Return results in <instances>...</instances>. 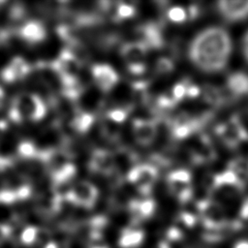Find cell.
Here are the masks:
<instances>
[{"label": "cell", "instance_id": "1", "mask_svg": "<svg viewBox=\"0 0 248 248\" xmlns=\"http://www.w3.org/2000/svg\"><path fill=\"white\" fill-rule=\"evenodd\" d=\"M229 46V39L223 30L208 29L193 42L190 56L198 67L204 71H215L225 65Z\"/></svg>", "mask_w": 248, "mask_h": 248}, {"label": "cell", "instance_id": "2", "mask_svg": "<svg viewBox=\"0 0 248 248\" xmlns=\"http://www.w3.org/2000/svg\"><path fill=\"white\" fill-rule=\"evenodd\" d=\"M20 114L22 119L28 118L33 121L42 119L46 114V107L39 96L31 93H25L17 96L13 106Z\"/></svg>", "mask_w": 248, "mask_h": 248}, {"label": "cell", "instance_id": "3", "mask_svg": "<svg viewBox=\"0 0 248 248\" xmlns=\"http://www.w3.org/2000/svg\"><path fill=\"white\" fill-rule=\"evenodd\" d=\"M158 177V170L152 165L144 164L133 168L128 173V179L134 183L142 195H148Z\"/></svg>", "mask_w": 248, "mask_h": 248}, {"label": "cell", "instance_id": "4", "mask_svg": "<svg viewBox=\"0 0 248 248\" xmlns=\"http://www.w3.org/2000/svg\"><path fill=\"white\" fill-rule=\"evenodd\" d=\"M97 197V188L92 183L87 181L78 182L70 191L66 193L65 196L67 201L87 208L93 206Z\"/></svg>", "mask_w": 248, "mask_h": 248}, {"label": "cell", "instance_id": "5", "mask_svg": "<svg viewBox=\"0 0 248 248\" xmlns=\"http://www.w3.org/2000/svg\"><path fill=\"white\" fill-rule=\"evenodd\" d=\"M92 76L103 91L110 90L118 81L117 73L108 65L97 64L92 67Z\"/></svg>", "mask_w": 248, "mask_h": 248}, {"label": "cell", "instance_id": "6", "mask_svg": "<svg viewBox=\"0 0 248 248\" xmlns=\"http://www.w3.org/2000/svg\"><path fill=\"white\" fill-rule=\"evenodd\" d=\"M115 161L113 155L105 149H97L92 153L89 168L92 171L109 174L114 169Z\"/></svg>", "mask_w": 248, "mask_h": 248}, {"label": "cell", "instance_id": "7", "mask_svg": "<svg viewBox=\"0 0 248 248\" xmlns=\"http://www.w3.org/2000/svg\"><path fill=\"white\" fill-rule=\"evenodd\" d=\"M133 131L137 141L141 145L150 144L157 134V128L155 123L143 119L134 120Z\"/></svg>", "mask_w": 248, "mask_h": 248}, {"label": "cell", "instance_id": "8", "mask_svg": "<svg viewBox=\"0 0 248 248\" xmlns=\"http://www.w3.org/2000/svg\"><path fill=\"white\" fill-rule=\"evenodd\" d=\"M30 72V67L25 60L20 57H15L10 64L1 72V78L6 82H14L25 78Z\"/></svg>", "mask_w": 248, "mask_h": 248}, {"label": "cell", "instance_id": "9", "mask_svg": "<svg viewBox=\"0 0 248 248\" xmlns=\"http://www.w3.org/2000/svg\"><path fill=\"white\" fill-rule=\"evenodd\" d=\"M137 32L141 40L140 43L143 44L146 47L159 48L164 44L159 27L154 23L143 24L137 29Z\"/></svg>", "mask_w": 248, "mask_h": 248}, {"label": "cell", "instance_id": "10", "mask_svg": "<svg viewBox=\"0 0 248 248\" xmlns=\"http://www.w3.org/2000/svg\"><path fill=\"white\" fill-rule=\"evenodd\" d=\"M20 37L30 44L42 42L46 38V29L44 25L36 20L26 22L19 31Z\"/></svg>", "mask_w": 248, "mask_h": 248}, {"label": "cell", "instance_id": "11", "mask_svg": "<svg viewBox=\"0 0 248 248\" xmlns=\"http://www.w3.org/2000/svg\"><path fill=\"white\" fill-rule=\"evenodd\" d=\"M146 49L147 47L140 42L128 43L122 46L121 55L128 64L143 63Z\"/></svg>", "mask_w": 248, "mask_h": 248}, {"label": "cell", "instance_id": "12", "mask_svg": "<svg viewBox=\"0 0 248 248\" xmlns=\"http://www.w3.org/2000/svg\"><path fill=\"white\" fill-rule=\"evenodd\" d=\"M219 7L225 16L231 19H239L248 15V1H222Z\"/></svg>", "mask_w": 248, "mask_h": 248}, {"label": "cell", "instance_id": "13", "mask_svg": "<svg viewBox=\"0 0 248 248\" xmlns=\"http://www.w3.org/2000/svg\"><path fill=\"white\" fill-rule=\"evenodd\" d=\"M75 173L76 167L71 163H67L57 170L51 171V178L55 186H60L69 182L74 177Z\"/></svg>", "mask_w": 248, "mask_h": 248}, {"label": "cell", "instance_id": "14", "mask_svg": "<svg viewBox=\"0 0 248 248\" xmlns=\"http://www.w3.org/2000/svg\"><path fill=\"white\" fill-rule=\"evenodd\" d=\"M155 202L153 200H144V201H136L132 202L130 204L131 210L135 213L138 218H147L152 215L155 210Z\"/></svg>", "mask_w": 248, "mask_h": 248}, {"label": "cell", "instance_id": "15", "mask_svg": "<svg viewBox=\"0 0 248 248\" xmlns=\"http://www.w3.org/2000/svg\"><path fill=\"white\" fill-rule=\"evenodd\" d=\"M143 239V232L141 231L128 230L124 232L119 239L121 248H135L139 246Z\"/></svg>", "mask_w": 248, "mask_h": 248}, {"label": "cell", "instance_id": "16", "mask_svg": "<svg viewBox=\"0 0 248 248\" xmlns=\"http://www.w3.org/2000/svg\"><path fill=\"white\" fill-rule=\"evenodd\" d=\"M93 122H94V116L92 114L88 112H81L77 114L74 117L72 121V125L77 132L85 133L90 129Z\"/></svg>", "mask_w": 248, "mask_h": 248}, {"label": "cell", "instance_id": "17", "mask_svg": "<svg viewBox=\"0 0 248 248\" xmlns=\"http://www.w3.org/2000/svg\"><path fill=\"white\" fill-rule=\"evenodd\" d=\"M229 87L236 94L248 92V77L243 74H234L230 77Z\"/></svg>", "mask_w": 248, "mask_h": 248}, {"label": "cell", "instance_id": "18", "mask_svg": "<svg viewBox=\"0 0 248 248\" xmlns=\"http://www.w3.org/2000/svg\"><path fill=\"white\" fill-rule=\"evenodd\" d=\"M133 98L138 104H145L148 100L147 83L144 81H138L133 84Z\"/></svg>", "mask_w": 248, "mask_h": 248}, {"label": "cell", "instance_id": "19", "mask_svg": "<svg viewBox=\"0 0 248 248\" xmlns=\"http://www.w3.org/2000/svg\"><path fill=\"white\" fill-rule=\"evenodd\" d=\"M117 123L111 121L108 117L105 118V121L102 124V132L106 138L109 139L110 140H114L119 137V130H118Z\"/></svg>", "mask_w": 248, "mask_h": 248}, {"label": "cell", "instance_id": "20", "mask_svg": "<svg viewBox=\"0 0 248 248\" xmlns=\"http://www.w3.org/2000/svg\"><path fill=\"white\" fill-rule=\"evenodd\" d=\"M18 154L23 158H38L40 151L31 141H22L18 145Z\"/></svg>", "mask_w": 248, "mask_h": 248}, {"label": "cell", "instance_id": "21", "mask_svg": "<svg viewBox=\"0 0 248 248\" xmlns=\"http://www.w3.org/2000/svg\"><path fill=\"white\" fill-rule=\"evenodd\" d=\"M136 14V10L134 7L124 4V3H118L116 12H115V20H121L124 18H129L134 16Z\"/></svg>", "mask_w": 248, "mask_h": 248}, {"label": "cell", "instance_id": "22", "mask_svg": "<svg viewBox=\"0 0 248 248\" xmlns=\"http://www.w3.org/2000/svg\"><path fill=\"white\" fill-rule=\"evenodd\" d=\"M168 17L172 22L182 23L186 20L187 14L181 7H172L168 11Z\"/></svg>", "mask_w": 248, "mask_h": 248}, {"label": "cell", "instance_id": "23", "mask_svg": "<svg viewBox=\"0 0 248 248\" xmlns=\"http://www.w3.org/2000/svg\"><path fill=\"white\" fill-rule=\"evenodd\" d=\"M173 63L166 57H162L157 60L155 70L159 75H168L173 70Z\"/></svg>", "mask_w": 248, "mask_h": 248}, {"label": "cell", "instance_id": "24", "mask_svg": "<svg viewBox=\"0 0 248 248\" xmlns=\"http://www.w3.org/2000/svg\"><path fill=\"white\" fill-rule=\"evenodd\" d=\"M38 234H39L38 229L36 227L29 226V227H26L22 231L21 235H20V239L24 244H27V245L32 244L37 239Z\"/></svg>", "mask_w": 248, "mask_h": 248}, {"label": "cell", "instance_id": "25", "mask_svg": "<svg viewBox=\"0 0 248 248\" xmlns=\"http://www.w3.org/2000/svg\"><path fill=\"white\" fill-rule=\"evenodd\" d=\"M169 181H179L183 183H190L191 175L190 173L185 170H177L174 171H171L168 175Z\"/></svg>", "mask_w": 248, "mask_h": 248}, {"label": "cell", "instance_id": "26", "mask_svg": "<svg viewBox=\"0 0 248 248\" xmlns=\"http://www.w3.org/2000/svg\"><path fill=\"white\" fill-rule=\"evenodd\" d=\"M127 114H128V111L127 109H124V108H114V109H110L108 111L106 117H108V119H110L111 121L117 123V124H120L122 123L126 117H127Z\"/></svg>", "mask_w": 248, "mask_h": 248}, {"label": "cell", "instance_id": "27", "mask_svg": "<svg viewBox=\"0 0 248 248\" xmlns=\"http://www.w3.org/2000/svg\"><path fill=\"white\" fill-rule=\"evenodd\" d=\"M186 88H187V86L182 82L175 84L171 89L170 97L171 98V100L174 103L180 101L186 95Z\"/></svg>", "mask_w": 248, "mask_h": 248}, {"label": "cell", "instance_id": "28", "mask_svg": "<svg viewBox=\"0 0 248 248\" xmlns=\"http://www.w3.org/2000/svg\"><path fill=\"white\" fill-rule=\"evenodd\" d=\"M236 181V177L232 171H226L221 173L215 177V185H221L225 183H234Z\"/></svg>", "mask_w": 248, "mask_h": 248}, {"label": "cell", "instance_id": "29", "mask_svg": "<svg viewBox=\"0 0 248 248\" xmlns=\"http://www.w3.org/2000/svg\"><path fill=\"white\" fill-rule=\"evenodd\" d=\"M17 200L18 198L16 190H3L0 192V202L11 203Z\"/></svg>", "mask_w": 248, "mask_h": 248}, {"label": "cell", "instance_id": "30", "mask_svg": "<svg viewBox=\"0 0 248 248\" xmlns=\"http://www.w3.org/2000/svg\"><path fill=\"white\" fill-rule=\"evenodd\" d=\"M128 70L130 73H132L134 75H140L145 71V66L143 63L128 64Z\"/></svg>", "mask_w": 248, "mask_h": 248}, {"label": "cell", "instance_id": "31", "mask_svg": "<svg viewBox=\"0 0 248 248\" xmlns=\"http://www.w3.org/2000/svg\"><path fill=\"white\" fill-rule=\"evenodd\" d=\"M13 165V161L11 158L0 156V172H4L8 170Z\"/></svg>", "mask_w": 248, "mask_h": 248}, {"label": "cell", "instance_id": "32", "mask_svg": "<svg viewBox=\"0 0 248 248\" xmlns=\"http://www.w3.org/2000/svg\"><path fill=\"white\" fill-rule=\"evenodd\" d=\"M200 93V89L195 86V85H190L186 88V95L188 97H191V98H194V97H197Z\"/></svg>", "mask_w": 248, "mask_h": 248}, {"label": "cell", "instance_id": "33", "mask_svg": "<svg viewBox=\"0 0 248 248\" xmlns=\"http://www.w3.org/2000/svg\"><path fill=\"white\" fill-rule=\"evenodd\" d=\"M10 233V228L5 225H0V242L3 241Z\"/></svg>", "mask_w": 248, "mask_h": 248}, {"label": "cell", "instance_id": "34", "mask_svg": "<svg viewBox=\"0 0 248 248\" xmlns=\"http://www.w3.org/2000/svg\"><path fill=\"white\" fill-rule=\"evenodd\" d=\"M7 127H8L7 122L4 120H0V138H1V135L6 131Z\"/></svg>", "mask_w": 248, "mask_h": 248}, {"label": "cell", "instance_id": "35", "mask_svg": "<svg viewBox=\"0 0 248 248\" xmlns=\"http://www.w3.org/2000/svg\"><path fill=\"white\" fill-rule=\"evenodd\" d=\"M45 248H57V246H56V244L54 242H49V243H47L46 245Z\"/></svg>", "mask_w": 248, "mask_h": 248}, {"label": "cell", "instance_id": "36", "mask_svg": "<svg viewBox=\"0 0 248 248\" xmlns=\"http://www.w3.org/2000/svg\"><path fill=\"white\" fill-rule=\"evenodd\" d=\"M3 98H4V92H3L2 88L0 87V104H1V102H2V100H3Z\"/></svg>", "mask_w": 248, "mask_h": 248}, {"label": "cell", "instance_id": "37", "mask_svg": "<svg viewBox=\"0 0 248 248\" xmlns=\"http://www.w3.org/2000/svg\"><path fill=\"white\" fill-rule=\"evenodd\" d=\"M94 248H108V247H105V246H98V247H94Z\"/></svg>", "mask_w": 248, "mask_h": 248}]
</instances>
